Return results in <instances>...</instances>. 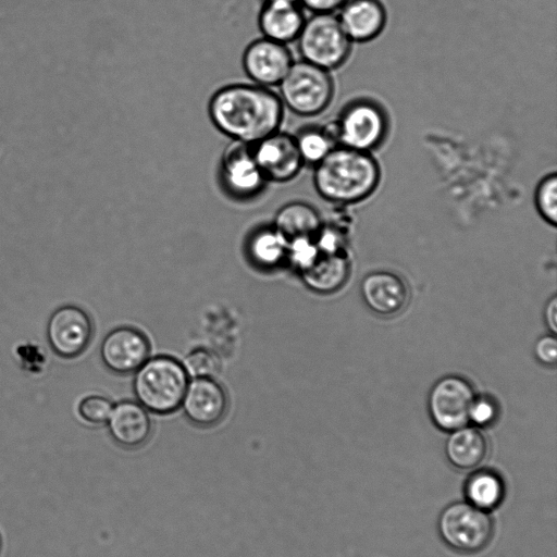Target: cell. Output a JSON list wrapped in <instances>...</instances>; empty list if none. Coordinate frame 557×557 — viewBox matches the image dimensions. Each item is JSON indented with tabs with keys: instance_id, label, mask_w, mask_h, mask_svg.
Here are the masks:
<instances>
[{
	"instance_id": "25",
	"label": "cell",
	"mask_w": 557,
	"mask_h": 557,
	"mask_svg": "<svg viewBox=\"0 0 557 557\" xmlns=\"http://www.w3.org/2000/svg\"><path fill=\"white\" fill-rule=\"evenodd\" d=\"M534 203L541 218L555 226L557 223V174L555 171L543 176L537 183Z\"/></svg>"
},
{
	"instance_id": "1",
	"label": "cell",
	"mask_w": 557,
	"mask_h": 557,
	"mask_svg": "<svg viewBox=\"0 0 557 557\" xmlns=\"http://www.w3.org/2000/svg\"><path fill=\"white\" fill-rule=\"evenodd\" d=\"M284 112L278 94L257 84L224 86L208 104L213 125L232 140L248 145L280 131Z\"/></svg>"
},
{
	"instance_id": "8",
	"label": "cell",
	"mask_w": 557,
	"mask_h": 557,
	"mask_svg": "<svg viewBox=\"0 0 557 557\" xmlns=\"http://www.w3.org/2000/svg\"><path fill=\"white\" fill-rule=\"evenodd\" d=\"M472 384L463 376L448 374L430 388L426 409L433 423L450 432L469 423V411L475 398Z\"/></svg>"
},
{
	"instance_id": "32",
	"label": "cell",
	"mask_w": 557,
	"mask_h": 557,
	"mask_svg": "<svg viewBox=\"0 0 557 557\" xmlns=\"http://www.w3.org/2000/svg\"><path fill=\"white\" fill-rule=\"evenodd\" d=\"M544 321L552 334L557 332V296L553 295L546 302L543 312Z\"/></svg>"
},
{
	"instance_id": "3",
	"label": "cell",
	"mask_w": 557,
	"mask_h": 557,
	"mask_svg": "<svg viewBox=\"0 0 557 557\" xmlns=\"http://www.w3.org/2000/svg\"><path fill=\"white\" fill-rule=\"evenodd\" d=\"M133 391L149 412L168 414L182 404L189 376L181 361L171 356L148 358L135 372Z\"/></svg>"
},
{
	"instance_id": "30",
	"label": "cell",
	"mask_w": 557,
	"mask_h": 557,
	"mask_svg": "<svg viewBox=\"0 0 557 557\" xmlns=\"http://www.w3.org/2000/svg\"><path fill=\"white\" fill-rule=\"evenodd\" d=\"M533 352L536 360L544 366H555L557 360V339L555 334L539 337L534 344Z\"/></svg>"
},
{
	"instance_id": "26",
	"label": "cell",
	"mask_w": 557,
	"mask_h": 557,
	"mask_svg": "<svg viewBox=\"0 0 557 557\" xmlns=\"http://www.w3.org/2000/svg\"><path fill=\"white\" fill-rule=\"evenodd\" d=\"M182 363L190 379L213 377L221 367L219 356L203 347L193 349Z\"/></svg>"
},
{
	"instance_id": "12",
	"label": "cell",
	"mask_w": 557,
	"mask_h": 557,
	"mask_svg": "<svg viewBox=\"0 0 557 557\" xmlns=\"http://www.w3.org/2000/svg\"><path fill=\"white\" fill-rule=\"evenodd\" d=\"M242 63L250 81L272 88L280 85L294 60L286 45L262 37L246 47Z\"/></svg>"
},
{
	"instance_id": "28",
	"label": "cell",
	"mask_w": 557,
	"mask_h": 557,
	"mask_svg": "<svg viewBox=\"0 0 557 557\" xmlns=\"http://www.w3.org/2000/svg\"><path fill=\"white\" fill-rule=\"evenodd\" d=\"M112 408V401L102 395L86 396L77 406L79 417L91 424L107 423Z\"/></svg>"
},
{
	"instance_id": "18",
	"label": "cell",
	"mask_w": 557,
	"mask_h": 557,
	"mask_svg": "<svg viewBox=\"0 0 557 557\" xmlns=\"http://www.w3.org/2000/svg\"><path fill=\"white\" fill-rule=\"evenodd\" d=\"M299 274L304 284L315 294H333L348 281L350 260L346 250L335 252L320 250L317 258Z\"/></svg>"
},
{
	"instance_id": "20",
	"label": "cell",
	"mask_w": 557,
	"mask_h": 557,
	"mask_svg": "<svg viewBox=\"0 0 557 557\" xmlns=\"http://www.w3.org/2000/svg\"><path fill=\"white\" fill-rule=\"evenodd\" d=\"M444 450L454 467L469 470L484 459L487 442L480 428L466 424L449 432Z\"/></svg>"
},
{
	"instance_id": "33",
	"label": "cell",
	"mask_w": 557,
	"mask_h": 557,
	"mask_svg": "<svg viewBox=\"0 0 557 557\" xmlns=\"http://www.w3.org/2000/svg\"><path fill=\"white\" fill-rule=\"evenodd\" d=\"M265 2H298V0H265Z\"/></svg>"
},
{
	"instance_id": "17",
	"label": "cell",
	"mask_w": 557,
	"mask_h": 557,
	"mask_svg": "<svg viewBox=\"0 0 557 557\" xmlns=\"http://www.w3.org/2000/svg\"><path fill=\"white\" fill-rule=\"evenodd\" d=\"M107 423L113 441L125 448L143 446L151 434L149 411L134 400H122L113 405Z\"/></svg>"
},
{
	"instance_id": "4",
	"label": "cell",
	"mask_w": 557,
	"mask_h": 557,
	"mask_svg": "<svg viewBox=\"0 0 557 557\" xmlns=\"http://www.w3.org/2000/svg\"><path fill=\"white\" fill-rule=\"evenodd\" d=\"M327 126L337 146L372 153L386 140L391 121L381 102L359 97L346 102Z\"/></svg>"
},
{
	"instance_id": "6",
	"label": "cell",
	"mask_w": 557,
	"mask_h": 557,
	"mask_svg": "<svg viewBox=\"0 0 557 557\" xmlns=\"http://www.w3.org/2000/svg\"><path fill=\"white\" fill-rule=\"evenodd\" d=\"M297 46L301 60L326 71L343 66L352 49L334 13H314L306 18Z\"/></svg>"
},
{
	"instance_id": "9",
	"label": "cell",
	"mask_w": 557,
	"mask_h": 557,
	"mask_svg": "<svg viewBox=\"0 0 557 557\" xmlns=\"http://www.w3.org/2000/svg\"><path fill=\"white\" fill-rule=\"evenodd\" d=\"M220 176L226 193L240 200L258 196L268 183L253 157L251 145L235 140L223 151Z\"/></svg>"
},
{
	"instance_id": "23",
	"label": "cell",
	"mask_w": 557,
	"mask_h": 557,
	"mask_svg": "<svg viewBox=\"0 0 557 557\" xmlns=\"http://www.w3.org/2000/svg\"><path fill=\"white\" fill-rule=\"evenodd\" d=\"M465 491L469 504L487 511L502 502L504 484L495 473L482 470L470 475Z\"/></svg>"
},
{
	"instance_id": "2",
	"label": "cell",
	"mask_w": 557,
	"mask_h": 557,
	"mask_svg": "<svg viewBox=\"0 0 557 557\" xmlns=\"http://www.w3.org/2000/svg\"><path fill=\"white\" fill-rule=\"evenodd\" d=\"M381 176L380 163L371 152L336 146L313 166L312 183L324 200L347 206L368 199Z\"/></svg>"
},
{
	"instance_id": "22",
	"label": "cell",
	"mask_w": 557,
	"mask_h": 557,
	"mask_svg": "<svg viewBox=\"0 0 557 557\" xmlns=\"http://www.w3.org/2000/svg\"><path fill=\"white\" fill-rule=\"evenodd\" d=\"M288 239L273 225L255 231L247 243V252L253 264L274 269L286 261Z\"/></svg>"
},
{
	"instance_id": "14",
	"label": "cell",
	"mask_w": 557,
	"mask_h": 557,
	"mask_svg": "<svg viewBox=\"0 0 557 557\" xmlns=\"http://www.w3.org/2000/svg\"><path fill=\"white\" fill-rule=\"evenodd\" d=\"M227 404L226 392L214 377H197L189 380L180 408L193 424L210 428L223 419Z\"/></svg>"
},
{
	"instance_id": "27",
	"label": "cell",
	"mask_w": 557,
	"mask_h": 557,
	"mask_svg": "<svg viewBox=\"0 0 557 557\" xmlns=\"http://www.w3.org/2000/svg\"><path fill=\"white\" fill-rule=\"evenodd\" d=\"M320 253L315 237H299L288 240L286 261L298 272L306 269Z\"/></svg>"
},
{
	"instance_id": "13",
	"label": "cell",
	"mask_w": 557,
	"mask_h": 557,
	"mask_svg": "<svg viewBox=\"0 0 557 557\" xmlns=\"http://www.w3.org/2000/svg\"><path fill=\"white\" fill-rule=\"evenodd\" d=\"M150 344L146 335L132 326L110 331L101 342L100 357L113 373H134L148 358Z\"/></svg>"
},
{
	"instance_id": "16",
	"label": "cell",
	"mask_w": 557,
	"mask_h": 557,
	"mask_svg": "<svg viewBox=\"0 0 557 557\" xmlns=\"http://www.w3.org/2000/svg\"><path fill=\"white\" fill-rule=\"evenodd\" d=\"M338 12L337 18L352 44L374 40L387 22V12L381 0H347Z\"/></svg>"
},
{
	"instance_id": "15",
	"label": "cell",
	"mask_w": 557,
	"mask_h": 557,
	"mask_svg": "<svg viewBox=\"0 0 557 557\" xmlns=\"http://www.w3.org/2000/svg\"><path fill=\"white\" fill-rule=\"evenodd\" d=\"M360 294L372 312L384 317L399 313L409 299L403 277L384 270L368 273L360 283Z\"/></svg>"
},
{
	"instance_id": "10",
	"label": "cell",
	"mask_w": 557,
	"mask_h": 557,
	"mask_svg": "<svg viewBox=\"0 0 557 557\" xmlns=\"http://www.w3.org/2000/svg\"><path fill=\"white\" fill-rule=\"evenodd\" d=\"M94 333L89 314L74 305L55 309L47 322V341L62 358H75L88 347Z\"/></svg>"
},
{
	"instance_id": "24",
	"label": "cell",
	"mask_w": 557,
	"mask_h": 557,
	"mask_svg": "<svg viewBox=\"0 0 557 557\" xmlns=\"http://www.w3.org/2000/svg\"><path fill=\"white\" fill-rule=\"evenodd\" d=\"M304 164L314 166L337 146L327 125L302 127L294 135Z\"/></svg>"
},
{
	"instance_id": "31",
	"label": "cell",
	"mask_w": 557,
	"mask_h": 557,
	"mask_svg": "<svg viewBox=\"0 0 557 557\" xmlns=\"http://www.w3.org/2000/svg\"><path fill=\"white\" fill-rule=\"evenodd\" d=\"M347 0H298V3L314 13H334L338 11Z\"/></svg>"
},
{
	"instance_id": "5",
	"label": "cell",
	"mask_w": 557,
	"mask_h": 557,
	"mask_svg": "<svg viewBox=\"0 0 557 557\" xmlns=\"http://www.w3.org/2000/svg\"><path fill=\"white\" fill-rule=\"evenodd\" d=\"M277 87L284 107L300 116H314L325 111L335 92L330 71L304 60L292 64Z\"/></svg>"
},
{
	"instance_id": "21",
	"label": "cell",
	"mask_w": 557,
	"mask_h": 557,
	"mask_svg": "<svg viewBox=\"0 0 557 557\" xmlns=\"http://www.w3.org/2000/svg\"><path fill=\"white\" fill-rule=\"evenodd\" d=\"M273 226L289 240L299 237L314 238L323 222L313 206L304 201H293L276 212Z\"/></svg>"
},
{
	"instance_id": "11",
	"label": "cell",
	"mask_w": 557,
	"mask_h": 557,
	"mask_svg": "<svg viewBox=\"0 0 557 557\" xmlns=\"http://www.w3.org/2000/svg\"><path fill=\"white\" fill-rule=\"evenodd\" d=\"M251 147L253 157L268 182H289L305 165L292 134L277 131Z\"/></svg>"
},
{
	"instance_id": "7",
	"label": "cell",
	"mask_w": 557,
	"mask_h": 557,
	"mask_svg": "<svg viewBox=\"0 0 557 557\" xmlns=\"http://www.w3.org/2000/svg\"><path fill=\"white\" fill-rule=\"evenodd\" d=\"M437 528L442 540L451 548L474 553L491 541L493 522L485 510L468 502H456L441 512Z\"/></svg>"
},
{
	"instance_id": "19",
	"label": "cell",
	"mask_w": 557,
	"mask_h": 557,
	"mask_svg": "<svg viewBox=\"0 0 557 557\" xmlns=\"http://www.w3.org/2000/svg\"><path fill=\"white\" fill-rule=\"evenodd\" d=\"M305 21L298 2H264L258 25L263 37L287 45L297 40Z\"/></svg>"
},
{
	"instance_id": "29",
	"label": "cell",
	"mask_w": 557,
	"mask_h": 557,
	"mask_svg": "<svg viewBox=\"0 0 557 557\" xmlns=\"http://www.w3.org/2000/svg\"><path fill=\"white\" fill-rule=\"evenodd\" d=\"M497 417L496 400L487 395H475L469 411V422L476 428H484L493 424Z\"/></svg>"
}]
</instances>
